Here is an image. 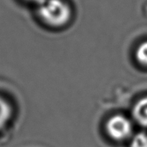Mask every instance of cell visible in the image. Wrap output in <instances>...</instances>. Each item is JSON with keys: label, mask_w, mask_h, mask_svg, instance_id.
<instances>
[{"label": "cell", "mask_w": 147, "mask_h": 147, "mask_svg": "<svg viewBox=\"0 0 147 147\" xmlns=\"http://www.w3.org/2000/svg\"><path fill=\"white\" fill-rule=\"evenodd\" d=\"M29 1H31V2H33V3H39L41 0H29Z\"/></svg>", "instance_id": "cell-7"}, {"label": "cell", "mask_w": 147, "mask_h": 147, "mask_svg": "<svg viewBox=\"0 0 147 147\" xmlns=\"http://www.w3.org/2000/svg\"><path fill=\"white\" fill-rule=\"evenodd\" d=\"M132 115L137 123L147 128V96L135 103L132 109Z\"/></svg>", "instance_id": "cell-3"}, {"label": "cell", "mask_w": 147, "mask_h": 147, "mask_svg": "<svg viewBox=\"0 0 147 147\" xmlns=\"http://www.w3.org/2000/svg\"><path fill=\"white\" fill-rule=\"evenodd\" d=\"M36 5L40 19L48 26H65L71 18L70 7L64 0H41Z\"/></svg>", "instance_id": "cell-1"}, {"label": "cell", "mask_w": 147, "mask_h": 147, "mask_svg": "<svg viewBox=\"0 0 147 147\" xmlns=\"http://www.w3.org/2000/svg\"><path fill=\"white\" fill-rule=\"evenodd\" d=\"M11 115L10 105L2 97H0V129L3 127Z\"/></svg>", "instance_id": "cell-4"}, {"label": "cell", "mask_w": 147, "mask_h": 147, "mask_svg": "<svg viewBox=\"0 0 147 147\" xmlns=\"http://www.w3.org/2000/svg\"><path fill=\"white\" fill-rule=\"evenodd\" d=\"M106 131L110 137L117 141L131 138L133 135V125L131 121L124 115H115L107 121Z\"/></svg>", "instance_id": "cell-2"}, {"label": "cell", "mask_w": 147, "mask_h": 147, "mask_svg": "<svg viewBox=\"0 0 147 147\" xmlns=\"http://www.w3.org/2000/svg\"><path fill=\"white\" fill-rule=\"evenodd\" d=\"M130 147H147V133L138 132L133 134L130 140Z\"/></svg>", "instance_id": "cell-5"}, {"label": "cell", "mask_w": 147, "mask_h": 147, "mask_svg": "<svg viewBox=\"0 0 147 147\" xmlns=\"http://www.w3.org/2000/svg\"><path fill=\"white\" fill-rule=\"evenodd\" d=\"M136 59L143 65H147V41L142 43L136 50Z\"/></svg>", "instance_id": "cell-6"}]
</instances>
